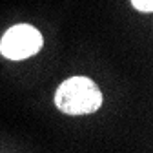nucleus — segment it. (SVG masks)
Listing matches in <instances>:
<instances>
[{
    "label": "nucleus",
    "mask_w": 153,
    "mask_h": 153,
    "mask_svg": "<svg viewBox=\"0 0 153 153\" xmlns=\"http://www.w3.org/2000/svg\"><path fill=\"white\" fill-rule=\"evenodd\" d=\"M55 104L68 115H86L102 106V93L91 79L71 76L59 86L55 93Z\"/></svg>",
    "instance_id": "f257e3e1"
},
{
    "label": "nucleus",
    "mask_w": 153,
    "mask_h": 153,
    "mask_svg": "<svg viewBox=\"0 0 153 153\" xmlns=\"http://www.w3.org/2000/svg\"><path fill=\"white\" fill-rule=\"evenodd\" d=\"M42 48V35L29 24H18L6 31L0 42V51L6 59L24 60Z\"/></svg>",
    "instance_id": "f03ea898"
},
{
    "label": "nucleus",
    "mask_w": 153,
    "mask_h": 153,
    "mask_svg": "<svg viewBox=\"0 0 153 153\" xmlns=\"http://www.w3.org/2000/svg\"><path fill=\"white\" fill-rule=\"evenodd\" d=\"M131 4L135 6V9L144 13H149L153 9V0H131Z\"/></svg>",
    "instance_id": "7ed1b4c3"
}]
</instances>
